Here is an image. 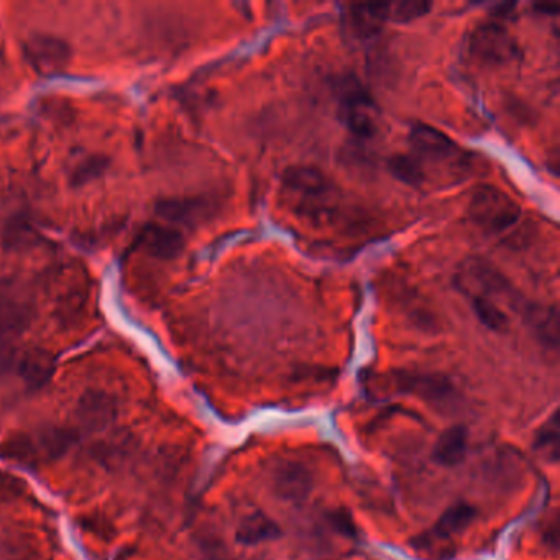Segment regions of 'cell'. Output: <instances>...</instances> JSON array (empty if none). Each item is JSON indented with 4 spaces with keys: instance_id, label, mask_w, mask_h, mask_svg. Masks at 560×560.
Listing matches in <instances>:
<instances>
[{
    "instance_id": "d6986e66",
    "label": "cell",
    "mask_w": 560,
    "mask_h": 560,
    "mask_svg": "<svg viewBox=\"0 0 560 560\" xmlns=\"http://www.w3.org/2000/svg\"><path fill=\"white\" fill-rule=\"evenodd\" d=\"M388 170L396 180L409 186H423L427 183V176L423 166L411 153H396L388 160Z\"/></svg>"
},
{
    "instance_id": "603a6c76",
    "label": "cell",
    "mask_w": 560,
    "mask_h": 560,
    "mask_svg": "<svg viewBox=\"0 0 560 560\" xmlns=\"http://www.w3.org/2000/svg\"><path fill=\"white\" fill-rule=\"evenodd\" d=\"M432 5L429 2H390V22L411 23L414 20L423 19L424 15L431 12Z\"/></svg>"
},
{
    "instance_id": "9c48e42d",
    "label": "cell",
    "mask_w": 560,
    "mask_h": 560,
    "mask_svg": "<svg viewBox=\"0 0 560 560\" xmlns=\"http://www.w3.org/2000/svg\"><path fill=\"white\" fill-rule=\"evenodd\" d=\"M32 303L14 283H0V339L19 337L32 319Z\"/></svg>"
},
{
    "instance_id": "8992f818",
    "label": "cell",
    "mask_w": 560,
    "mask_h": 560,
    "mask_svg": "<svg viewBox=\"0 0 560 560\" xmlns=\"http://www.w3.org/2000/svg\"><path fill=\"white\" fill-rule=\"evenodd\" d=\"M469 53L480 65H506L518 58L519 48L508 27L500 19H493L473 28Z\"/></svg>"
},
{
    "instance_id": "e0dca14e",
    "label": "cell",
    "mask_w": 560,
    "mask_h": 560,
    "mask_svg": "<svg viewBox=\"0 0 560 560\" xmlns=\"http://www.w3.org/2000/svg\"><path fill=\"white\" fill-rule=\"evenodd\" d=\"M396 383L401 390L411 391L414 395L423 396L426 400H446L452 393V386L444 377L437 375H414V373H400Z\"/></svg>"
},
{
    "instance_id": "ba28073f",
    "label": "cell",
    "mask_w": 560,
    "mask_h": 560,
    "mask_svg": "<svg viewBox=\"0 0 560 560\" xmlns=\"http://www.w3.org/2000/svg\"><path fill=\"white\" fill-rule=\"evenodd\" d=\"M25 56L30 66L37 69L38 73H60L68 68L71 46L63 38L37 33L25 42Z\"/></svg>"
},
{
    "instance_id": "44dd1931",
    "label": "cell",
    "mask_w": 560,
    "mask_h": 560,
    "mask_svg": "<svg viewBox=\"0 0 560 560\" xmlns=\"http://www.w3.org/2000/svg\"><path fill=\"white\" fill-rule=\"evenodd\" d=\"M20 373L28 383H35V385L45 383L53 373V362H51L50 355L43 354L40 350L30 352L20 362Z\"/></svg>"
},
{
    "instance_id": "2e32d148",
    "label": "cell",
    "mask_w": 560,
    "mask_h": 560,
    "mask_svg": "<svg viewBox=\"0 0 560 560\" xmlns=\"http://www.w3.org/2000/svg\"><path fill=\"white\" fill-rule=\"evenodd\" d=\"M235 538L242 546H258L263 542L280 539L281 529L270 516L263 515V513H252L242 519Z\"/></svg>"
},
{
    "instance_id": "5bb4252c",
    "label": "cell",
    "mask_w": 560,
    "mask_h": 560,
    "mask_svg": "<svg viewBox=\"0 0 560 560\" xmlns=\"http://www.w3.org/2000/svg\"><path fill=\"white\" fill-rule=\"evenodd\" d=\"M524 319L534 332L536 339L547 349L556 350L559 347L560 324L559 311L556 304L529 303L523 309Z\"/></svg>"
},
{
    "instance_id": "4fadbf2b",
    "label": "cell",
    "mask_w": 560,
    "mask_h": 560,
    "mask_svg": "<svg viewBox=\"0 0 560 560\" xmlns=\"http://www.w3.org/2000/svg\"><path fill=\"white\" fill-rule=\"evenodd\" d=\"M157 216L170 225H198L206 221L212 212V206L204 198H170L157 202Z\"/></svg>"
},
{
    "instance_id": "5b68a950",
    "label": "cell",
    "mask_w": 560,
    "mask_h": 560,
    "mask_svg": "<svg viewBox=\"0 0 560 560\" xmlns=\"http://www.w3.org/2000/svg\"><path fill=\"white\" fill-rule=\"evenodd\" d=\"M477 510L469 503H457L444 511L429 531L413 541V549L424 560H450L455 556V538L473 523Z\"/></svg>"
},
{
    "instance_id": "d4e9b609",
    "label": "cell",
    "mask_w": 560,
    "mask_h": 560,
    "mask_svg": "<svg viewBox=\"0 0 560 560\" xmlns=\"http://www.w3.org/2000/svg\"><path fill=\"white\" fill-rule=\"evenodd\" d=\"M534 9L542 10V14H546V15H557V14H559V5H556V4L534 5Z\"/></svg>"
},
{
    "instance_id": "ac0fdd59",
    "label": "cell",
    "mask_w": 560,
    "mask_h": 560,
    "mask_svg": "<svg viewBox=\"0 0 560 560\" xmlns=\"http://www.w3.org/2000/svg\"><path fill=\"white\" fill-rule=\"evenodd\" d=\"M559 411H554L551 418L542 424L534 437V450L547 462L556 464L560 455V423Z\"/></svg>"
},
{
    "instance_id": "277c9868",
    "label": "cell",
    "mask_w": 560,
    "mask_h": 560,
    "mask_svg": "<svg viewBox=\"0 0 560 560\" xmlns=\"http://www.w3.org/2000/svg\"><path fill=\"white\" fill-rule=\"evenodd\" d=\"M337 114L350 134L360 142L377 137L380 130V111L372 94L363 88L359 79L342 78L337 83Z\"/></svg>"
},
{
    "instance_id": "7a4b0ae2",
    "label": "cell",
    "mask_w": 560,
    "mask_h": 560,
    "mask_svg": "<svg viewBox=\"0 0 560 560\" xmlns=\"http://www.w3.org/2000/svg\"><path fill=\"white\" fill-rule=\"evenodd\" d=\"M467 214L483 235L495 239L515 237L524 222L523 207L493 184H478L472 189Z\"/></svg>"
},
{
    "instance_id": "7402d4cb",
    "label": "cell",
    "mask_w": 560,
    "mask_h": 560,
    "mask_svg": "<svg viewBox=\"0 0 560 560\" xmlns=\"http://www.w3.org/2000/svg\"><path fill=\"white\" fill-rule=\"evenodd\" d=\"M107 166H109V158L104 157V155L86 157L74 166L71 175H69V184L78 188V186L91 183V181L101 178L106 173Z\"/></svg>"
},
{
    "instance_id": "9a60e30c",
    "label": "cell",
    "mask_w": 560,
    "mask_h": 560,
    "mask_svg": "<svg viewBox=\"0 0 560 560\" xmlns=\"http://www.w3.org/2000/svg\"><path fill=\"white\" fill-rule=\"evenodd\" d=\"M469 447V432L464 426H452L442 432L432 450V457L442 467L462 464Z\"/></svg>"
},
{
    "instance_id": "cb8c5ba5",
    "label": "cell",
    "mask_w": 560,
    "mask_h": 560,
    "mask_svg": "<svg viewBox=\"0 0 560 560\" xmlns=\"http://www.w3.org/2000/svg\"><path fill=\"white\" fill-rule=\"evenodd\" d=\"M30 235H32V225H30V222L23 221L20 217H14L12 222L5 224V245H19Z\"/></svg>"
},
{
    "instance_id": "7c38bea8",
    "label": "cell",
    "mask_w": 560,
    "mask_h": 560,
    "mask_svg": "<svg viewBox=\"0 0 560 560\" xmlns=\"http://www.w3.org/2000/svg\"><path fill=\"white\" fill-rule=\"evenodd\" d=\"M271 490L283 501L299 503L313 490V475L303 464L283 460L271 470Z\"/></svg>"
},
{
    "instance_id": "6da1fadb",
    "label": "cell",
    "mask_w": 560,
    "mask_h": 560,
    "mask_svg": "<svg viewBox=\"0 0 560 560\" xmlns=\"http://www.w3.org/2000/svg\"><path fill=\"white\" fill-rule=\"evenodd\" d=\"M280 196L301 221L337 225L349 217L350 206L334 181L316 166L296 165L283 171Z\"/></svg>"
},
{
    "instance_id": "ffe728a7",
    "label": "cell",
    "mask_w": 560,
    "mask_h": 560,
    "mask_svg": "<svg viewBox=\"0 0 560 560\" xmlns=\"http://www.w3.org/2000/svg\"><path fill=\"white\" fill-rule=\"evenodd\" d=\"M467 299H469L478 321L482 322L487 329L495 332H505L508 329L510 319L501 306L490 299L478 298V296H469Z\"/></svg>"
},
{
    "instance_id": "52a82bcc",
    "label": "cell",
    "mask_w": 560,
    "mask_h": 560,
    "mask_svg": "<svg viewBox=\"0 0 560 560\" xmlns=\"http://www.w3.org/2000/svg\"><path fill=\"white\" fill-rule=\"evenodd\" d=\"M71 444L69 432L61 429H48L38 434H15L0 446V452L5 459L22 462V464H33L45 457H55L68 449Z\"/></svg>"
},
{
    "instance_id": "3957f363",
    "label": "cell",
    "mask_w": 560,
    "mask_h": 560,
    "mask_svg": "<svg viewBox=\"0 0 560 560\" xmlns=\"http://www.w3.org/2000/svg\"><path fill=\"white\" fill-rule=\"evenodd\" d=\"M408 138L409 153L421 163L426 176L427 165L447 166L450 175L455 178L469 173V153L436 127L418 122L409 130Z\"/></svg>"
},
{
    "instance_id": "8fae6325",
    "label": "cell",
    "mask_w": 560,
    "mask_h": 560,
    "mask_svg": "<svg viewBox=\"0 0 560 560\" xmlns=\"http://www.w3.org/2000/svg\"><path fill=\"white\" fill-rule=\"evenodd\" d=\"M186 245V239L175 225L150 222L143 225L142 230L135 237V247L142 248L152 257L160 260H173L180 257Z\"/></svg>"
},
{
    "instance_id": "30bf717a",
    "label": "cell",
    "mask_w": 560,
    "mask_h": 560,
    "mask_svg": "<svg viewBox=\"0 0 560 560\" xmlns=\"http://www.w3.org/2000/svg\"><path fill=\"white\" fill-rule=\"evenodd\" d=\"M390 22V4H347L342 7V23L350 37L372 40Z\"/></svg>"
}]
</instances>
